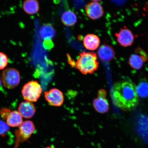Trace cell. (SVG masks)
<instances>
[{"label":"cell","instance_id":"cell-1","mask_svg":"<svg viewBox=\"0 0 148 148\" xmlns=\"http://www.w3.org/2000/svg\"><path fill=\"white\" fill-rule=\"evenodd\" d=\"M113 97L116 106L124 111L132 110L139 103L136 86L129 81H121L115 83Z\"/></svg>","mask_w":148,"mask_h":148},{"label":"cell","instance_id":"cell-2","mask_svg":"<svg viewBox=\"0 0 148 148\" xmlns=\"http://www.w3.org/2000/svg\"><path fill=\"white\" fill-rule=\"evenodd\" d=\"M99 63L95 53L83 51L79 53L76 66L84 75L93 73L99 68Z\"/></svg>","mask_w":148,"mask_h":148},{"label":"cell","instance_id":"cell-3","mask_svg":"<svg viewBox=\"0 0 148 148\" xmlns=\"http://www.w3.org/2000/svg\"><path fill=\"white\" fill-rule=\"evenodd\" d=\"M36 127L30 120L23 121L16 131V140L14 148H17L20 143L26 141L36 131Z\"/></svg>","mask_w":148,"mask_h":148},{"label":"cell","instance_id":"cell-4","mask_svg":"<svg viewBox=\"0 0 148 148\" xmlns=\"http://www.w3.org/2000/svg\"><path fill=\"white\" fill-rule=\"evenodd\" d=\"M42 90L37 81H31L25 85L22 94L25 100L29 102H36L40 97Z\"/></svg>","mask_w":148,"mask_h":148},{"label":"cell","instance_id":"cell-5","mask_svg":"<svg viewBox=\"0 0 148 148\" xmlns=\"http://www.w3.org/2000/svg\"><path fill=\"white\" fill-rule=\"evenodd\" d=\"M2 79L5 88L13 89L19 84L20 76L19 72L14 68H9L3 71Z\"/></svg>","mask_w":148,"mask_h":148},{"label":"cell","instance_id":"cell-6","mask_svg":"<svg viewBox=\"0 0 148 148\" xmlns=\"http://www.w3.org/2000/svg\"><path fill=\"white\" fill-rule=\"evenodd\" d=\"M46 101L51 106L59 107L64 103L63 94L60 90L56 88H52L44 92Z\"/></svg>","mask_w":148,"mask_h":148},{"label":"cell","instance_id":"cell-7","mask_svg":"<svg viewBox=\"0 0 148 148\" xmlns=\"http://www.w3.org/2000/svg\"><path fill=\"white\" fill-rule=\"evenodd\" d=\"M117 41L123 47H129L132 45L134 41V36L132 31L124 26L115 34Z\"/></svg>","mask_w":148,"mask_h":148},{"label":"cell","instance_id":"cell-8","mask_svg":"<svg viewBox=\"0 0 148 148\" xmlns=\"http://www.w3.org/2000/svg\"><path fill=\"white\" fill-rule=\"evenodd\" d=\"M85 12L89 18L92 20L99 19L103 16L104 10L101 5L97 2L88 3L85 8Z\"/></svg>","mask_w":148,"mask_h":148},{"label":"cell","instance_id":"cell-9","mask_svg":"<svg viewBox=\"0 0 148 148\" xmlns=\"http://www.w3.org/2000/svg\"><path fill=\"white\" fill-rule=\"evenodd\" d=\"M98 54L101 60L109 62L114 58L115 51L112 46L108 44H103L98 49Z\"/></svg>","mask_w":148,"mask_h":148},{"label":"cell","instance_id":"cell-10","mask_svg":"<svg viewBox=\"0 0 148 148\" xmlns=\"http://www.w3.org/2000/svg\"><path fill=\"white\" fill-rule=\"evenodd\" d=\"M18 111L23 118L30 119L34 115L36 109L32 103L26 101L20 103L18 107Z\"/></svg>","mask_w":148,"mask_h":148},{"label":"cell","instance_id":"cell-11","mask_svg":"<svg viewBox=\"0 0 148 148\" xmlns=\"http://www.w3.org/2000/svg\"><path fill=\"white\" fill-rule=\"evenodd\" d=\"M83 44L87 49L95 50L99 47L100 40L99 37L94 34H88L84 37Z\"/></svg>","mask_w":148,"mask_h":148},{"label":"cell","instance_id":"cell-12","mask_svg":"<svg viewBox=\"0 0 148 148\" xmlns=\"http://www.w3.org/2000/svg\"><path fill=\"white\" fill-rule=\"evenodd\" d=\"M92 105L95 110L100 113H106L109 110V104L106 98L98 96L94 99Z\"/></svg>","mask_w":148,"mask_h":148},{"label":"cell","instance_id":"cell-13","mask_svg":"<svg viewBox=\"0 0 148 148\" xmlns=\"http://www.w3.org/2000/svg\"><path fill=\"white\" fill-rule=\"evenodd\" d=\"M56 31L53 25L50 23L44 24L40 27V34L42 39L52 40L55 38Z\"/></svg>","mask_w":148,"mask_h":148},{"label":"cell","instance_id":"cell-14","mask_svg":"<svg viewBox=\"0 0 148 148\" xmlns=\"http://www.w3.org/2000/svg\"><path fill=\"white\" fill-rule=\"evenodd\" d=\"M6 120L9 126L12 127H18L23 122V116L18 111L11 112Z\"/></svg>","mask_w":148,"mask_h":148},{"label":"cell","instance_id":"cell-15","mask_svg":"<svg viewBox=\"0 0 148 148\" xmlns=\"http://www.w3.org/2000/svg\"><path fill=\"white\" fill-rule=\"evenodd\" d=\"M23 8L27 14H34L39 10L40 5L37 0H25L23 3Z\"/></svg>","mask_w":148,"mask_h":148},{"label":"cell","instance_id":"cell-16","mask_svg":"<svg viewBox=\"0 0 148 148\" xmlns=\"http://www.w3.org/2000/svg\"><path fill=\"white\" fill-rule=\"evenodd\" d=\"M61 21L62 23L66 26H73L77 23V16L73 11L66 10L62 14L61 17Z\"/></svg>","mask_w":148,"mask_h":148},{"label":"cell","instance_id":"cell-17","mask_svg":"<svg viewBox=\"0 0 148 148\" xmlns=\"http://www.w3.org/2000/svg\"><path fill=\"white\" fill-rule=\"evenodd\" d=\"M137 94L139 97L145 98L148 97V79L146 78L140 79L136 87Z\"/></svg>","mask_w":148,"mask_h":148},{"label":"cell","instance_id":"cell-18","mask_svg":"<svg viewBox=\"0 0 148 148\" xmlns=\"http://www.w3.org/2000/svg\"><path fill=\"white\" fill-rule=\"evenodd\" d=\"M145 62L143 59L138 54H133L130 56L129 59L130 65L133 69L139 70L143 66Z\"/></svg>","mask_w":148,"mask_h":148},{"label":"cell","instance_id":"cell-19","mask_svg":"<svg viewBox=\"0 0 148 148\" xmlns=\"http://www.w3.org/2000/svg\"><path fill=\"white\" fill-rule=\"evenodd\" d=\"M9 130V126L6 123L0 120V136H4Z\"/></svg>","mask_w":148,"mask_h":148},{"label":"cell","instance_id":"cell-20","mask_svg":"<svg viewBox=\"0 0 148 148\" xmlns=\"http://www.w3.org/2000/svg\"><path fill=\"white\" fill-rule=\"evenodd\" d=\"M8 59L4 53L0 52V70L5 68L8 64Z\"/></svg>","mask_w":148,"mask_h":148},{"label":"cell","instance_id":"cell-21","mask_svg":"<svg viewBox=\"0 0 148 148\" xmlns=\"http://www.w3.org/2000/svg\"><path fill=\"white\" fill-rule=\"evenodd\" d=\"M135 53L140 56L143 59L144 62H146L148 60V56L147 53L144 50L140 47L137 48L135 50Z\"/></svg>","mask_w":148,"mask_h":148},{"label":"cell","instance_id":"cell-22","mask_svg":"<svg viewBox=\"0 0 148 148\" xmlns=\"http://www.w3.org/2000/svg\"><path fill=\"white\" fill-rule=\"evenodd\" d=\"M11 111L10 109L7 108H2L0 110V115L3 119H6Z\"/></svg>","mask_w":148,"mask_h":148},{"label":"cell","instance_id":"cell-23","mask_svg":"<svg viewBox=\"0 0 148 148\" xmlns=\"http://www.w3.org/2000/svg\"><path fill=\"white\" fill-rule=\"evenodd\" d=\"M44 46L47 48H51L53 46V44L51 40H44Z\"/></svg>","mask_w":148,"mask_h":148},{"label":"cell","instance_id":"cell-24","mask_svg":"<svg viewBox=\"0 0 148 148\" xmlns=\"http://www.w3.org/2000/svg\"><path fill=\"white\" fill-rule=\"evenodd\" d=\"M98 96L106 98L107 92L106 90L103 89L100 90L98 92Z\"/></svg>","mask_w":148,"mask_h":148},{"label":"cell","instance_id":"cell-25","mask_svg":"<svg viewBox=\"0 0 148 148\" xmlns=\"http://www.w3.org/2000/svg\"><path fill=\"white\" fill-rule=\"evenodd\" d=\"M45 148H56L55 147H53V146H49V147H46Z\"/></svg>","mask_w":148,"mask_h":148},{"label":"cell","instance_id":"cell-26","mask_svg":"<svg viewBox=\"0 0 148 148\" xmlns=\"http://www.w3.org/2000/svg\"><path fill=\"white\" fill-rule=\"evenodd\" d=\"M91 1L95 2H97L100 1L101 0H91Z\"/></svg>","mask_w":148,"mask_h":148},{"label":"cell","instance_id":"cell-27","mask_svg":"<svg viewBox=\"0 0 148 148\" xmlns=\"http://www.w3.org/2000/svg\"><path fill=\"white\" fill-rule=\"evenodd\" d=\"M1 76H0V86H1Z\"/></svg>","mask_w":148,"mask_h":148}]
</instances>
